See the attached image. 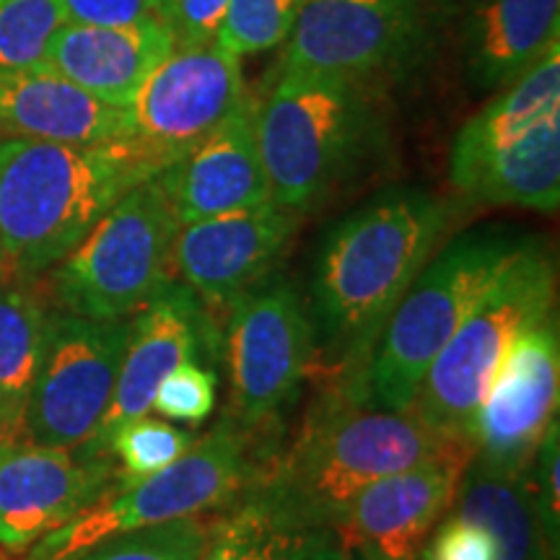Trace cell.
Instances as JSON below:
<instances>
[{"label": "cell", "instance_id": "cell-34", "mask_svg": "<svg viewBox=\"0 0 560 560\" xmlns=\"http://www.w3.org/2000/svg\"><path fill=\"white\" fill-rule=\"evenodd\" d=\"M70 24L128 26L149 19H170L161 0H60Z\"/></svg>", "mask_w": 560, "mask_h": 560}, {"label": "cell", "instance_id": "cell-20", "mask_svg": "<svg viewBox=\"0 0 560 560\" xmlns=\"http://www.w3.org/2000/svg\"><path fill=\"white\" fill-rule=\"evenodd\" d=\"M177 47L170 19L128 26L66 24L55 37L47 68L115 107H128L140 83Z\"/></svg>", "mask_w": 560, "mask_h": 560}, {"label": "cell", "instance_id": "cell-11", "mask_svg": "<svg viewBox=\"0 0 560 560\" xmlns=\"http://www.w3.org/2000/svg\"><path fill=\"white\" fill-rule=\"evenodd\" d=\"M244 94L240 55L219 42L177 45L125 107L128 140L161 172L219 128Z\"/></svg>", "mask_w": 560, "mask_h": 560}, {"label": "cell", "instance_id": "cell-3", "mask_svg": "<svg viewBox=\"0 0 560 560\" xmlns=\"http://www.w3.org/2000/svg\"><path fill=\"white\" fill-rule=\"evenodd\" d=\"M159 170L130 140H0V255L21 278L52 270L107 210Z\"/></svg>", "mask_w": 560, "mask_h": 560}, {"label": "cell", "instance_id": "cell-15", "mask_svg": "<svg viewBox=\"0 0 560 560\" xmlns=\"http://www.w3.org/2000/svg\"><path fill=\"white\" fill-rule=\"evenodd\" d=\"M299 213L276 200L179 226L172 265L206 310L231 306L276 270Z\"/></svg>", "mask_w": 560, "mask_h": 560}, {"label": "cell", "instance_id": "cell-30", "mask_svg": "<svg viewBox=\"0 0 560 560\" xmlns=\"http://www.w3.org/2000/svg\"><path fill=\"white\" fill-rule=\"evenodd\" d=\"M304 3L306 0H231L215 42L240 58L272 50L289 39Z\"/></svg>", "mask_w": 560, "mask_h": 560}, {"label": "cell", "instance_id": "cell-2", "mask_svg": "<svg viewBox=\"0 0 560 560\" xmlns=\"http://www.w3.org/2000/svg\"><path fill=\"white\" fill-rule=\"evenodd\" d=\"M472 452L462 433L410 410H382L330 380L289 450L260 462L255 480L299 532L332 527L371 482L444 454Z\"/></svg>", "mask_w": 560, "mask_h": 560}, {"label": "cell", "instance_id": "cell-12", "mask_svg": "<svg viewBox=\"0 0 560 560\" xmlns=\"http://www.w3.org/2000/svg\"><path fill=\"white\" fill-rule=\"evenodd\" d=\"M560 389V330L556 312L524 330L467 425L472 462L509 478L529 475L532 459L556 420Z\"/></svg>", "mask_w": 560, "mask_h": 560}, {"label": "cell", "instance_id": "cell-35", "mask_svg": "<svg viewBox=\"0 0 560 560\" xmlns=\"http://www.w3.org/2000/svg\"><path fill=\"white\" fill-rule=\"evenodd\" d=\"M231 0H174L170 24L177 45H206L219 39Z\"/></svg>", "mask_w": 560, "mask_h": 560}, {"label": "cell", "instance_id": "cell-23", "mask_svg": "<svg viewBox=\"0 0 560 560\" xmlns=\"http://www.w3.org/2000/svg\"><path fill=\"white\" fill-rule=\"evenodd\" d=\"M488 107L462 125L450 151V179L457 185L482 159L535 128L542 117L560 109V42L524 70L520 79L499 89Z\"/></svg>", "mask_w": 560, "mask_h": 560}, {"label": "cell", "instance_id": "cell-1", "mask_svg": "<svg viewBox=\"0 0 560 560\" xmlns=\"http://www.w3.org/2000/svg\"><path fill=\"white\" fill-rule=\"evenodd\" d=\"M452 219L454 208L433 192L389 187L327 231L306 306L330 380L361 395L359 376L384 322L441 247Z\"/></svg>", "mask_w": 560, "mask_h": 560}, {"label": "cell", "instance_id": "cell-40", "mask_svg": "<svg viewBox=\"0 0 560 560\" xmlns=\"http://www.w3.org/2000/svg\"><path fill=\"white\" fill-rule=\"evenodd\" d=\"M0 560H9V552H3V550H0Z\"/></svg>", "mask_w": 560, "mask_h": 560}, {"label": "cell", "instance_id": "cell-17", "mask_svg": "<svg viewBox=\"0 0 560 560\" xmlns=\"http://www.w3.org/2000/svg\"><path fill=\"white\" fill-rule=\"evenodd\" d=\"M472 452H454L371 482L335 520L346 548H369L387 560H418L436 524L450 514Z\"/></svg>", "mask_w": 560, "mask_h": 560}, {"label": "cell", "instance_id": "cell-33", "mask_svg": "<svg viewBox=\"0 0 560 560\" xmlns=\"http://www.w3.org/2000/svg\"><path fill=\"white\" fill-rule=\"evenodd\" d=\"M488 535L480 524L450 509L425 540L418 560H490Z\"/></svg>", "mask_w": 560, "mask_h": 560}, {"label": "cell", "instance_id": "cell-24", "mask_svg": "<svg viewBox=\"0 0 560 560\" xmlns=\"http://www.w3.org/2000/svg\"><path fill=\"white\" fill-rule=\"evenodd\" d=\"M527 478L488 472L475 462L462 478L452 511L480 524L493 552L490 560H550Z\"/></svg>", "mask_w": 560, "mask_h": 560}, {"label": "cell", "instance_id": "cell-13", "mask_svg": "<svg viewBox=\"0 0 560 560\" xmlns=\"http://www.w3.org/2000/svg\"><path fill=\"white\" fill-rule=\"evenodd\" d=\"M213 322L206 304L185 283L170 280L130 319V338L117 371L115 392L94 436L81 446V457H109V439L120 425L149 416L161 380L185 361H202L215 346Z\"/></svg>", "mask_w": 560, "mask_h": 560}, {"label": "cell", "instance_id": "cell-10", "mask_svg": "<svg viewBox=\"0 0 560 560\" xmlns=\"http://www.w3.org/2000/svg\"><path fill=\"white\" fill-rule=\"evenodd\" d=\"M128 338L130 319L47 314L24 439L58 450H81L109 408Z\"/></svg>", "mask_w": 560, "mask_h": 560}, {"label": "cell", "instance_id": "cell-39", "mask_svg": "<svg viewBox=\"0 0 560 560\" xmlns=\"http://www.w3.org/2000/svg\"><path fill=\"white\" fill-rule=\"evenodd\" d=\"M172 3H174V0H161V5H164L166 16H170V9H172Z\"/></svg>", "mask_w": 560, "mask_h": 560}, {"label": "cell", "instance_id": "cell-5", "mask_svg": "<svg viewBox=\"0 0 560 560\" xmlns=\"http://www.w3.org/2000/svg\"><path fill=\"white\" fill-rule=\"evenodd\" d=\"M527 240L514 229L482 226L433 252L384 322L359 376L363 400L382 410H410L439 350Z\"/></svg>", "mask_w": 560, "mask_h": 560}, {"label": "cell", "instance_id": "cell-9", "mask_svg": "<svg viewBox=\"0 0 560 560\" xmlns=\"http://www.w3.org/2000/svg\"><path fill=\"white\" fill-rule=\"evenodd\" d=\"M231 416L255 433L293 408L317 361L310 306L289 278H265L229 306Z\"/></svg>", "mask_w": 560, "mask_h": 560}, {"label": "cell", "instance_id": "cell-37", "mask_svg": "<svg viewBox=\"0 0 560 560\" xmlns=\"http://www.w3.org/2000/svg\"><path fill=\"white\" fill-rule=\"evenodd\" d=\"M348 560H387L369 548H348Z\"/></svg>", "mask_w": 560, "mask_h": 560}, {"label": "cell", "instance_id": "cell-21", "mask_svg": "<svg viewBox=\"0 0 560 560\" xmlns=\"http://www.w3.org/2000/svg\"><path fill=\"white\" fill-rule=\"evenodd\" d=\"M560 0H475L465 19V66L482 91L520 79L558 42Z\"/></svg>", "mask_w": 560, "mask_h": 560}, {"label": "cell", "instance_id": "cell-28", "mask_svg": "<svg viewBox=\"0 0 560 560\" xmlns=\"http://www.w3.org/2000/svg\"><path fill=\"white\" fill-rule=\"evenodd\" d=\"M198 441L192 431L166 423V420L140 416L112 433L109 457L120 462V472H115L117 482L128 486L149 475L164 470L177 462Z\"/></svg>", "mask_w": 560, "mask_h": 560}, {"label": "cell", "instance_id": "cell-25", "mask_svg": "<svg viewBox=\"0 0 560 560\" xmlns=\"http://www.w3.org/2000/svg\"><path fill=\"white\" fill-rule=\"evenodd\" d=\"M47 314L30 289L0 285V441L24 439V416L45 348Z\"/></svg>", "mask_w": 560, "mask_h": 560}, {"label": "cell", "instance_id": "cell-29", "mask_svg": "<svg viewBox=\"0 0 560 560\" xmlns=\"http://www.w3.org/2000/svg\"><path fill=\"white\" fill-rule=\"evenodd\" d=\"M210 522L206 514L153 524L128 535L112 537L75 560H200Z\"/></svg>", "mask_w": 560, "mask_h": 560}, {"label": "cell", "instance_id": "cell-6", "mask_svg": "<svg viewBox=\"0 0 560 560\" xmlns=\"http://www.w3.org/2000/svg\"><path fill=\"white\" fill-rule=\"evenodd\" d=\"M252 433L223 418L177 462L138 482H112L73 520L30 548L26 560H75L112 537L185 516L223 511L255 478Z\"/></svg>", "mask_w": 560, "mask_h": 560}, {"label": "cell", "instance_id": "cell-4", "mask_svg": "<svg viewBox=\"0 0 560 560\" xmlns=\"http://www.w3.org/2000/svg\"><path fill=\"white\" fill-rule=\"evenodd\" d=\"M380 136V117L361 81L280 68L257 100V143L270 195L304 213L359 170Z\"/></svg>", "mask_w": 560, "mask_h": 560}, {"label": "cell", "instance_id": "cell-19", "mask_svg": "<svg viewBox=\"0 0 560 560\" xmlns=\"http://www.w3.org/2000/svg\"><path fill=\"white\" fill-rule=\"evenodd\" d=\"M0 130L66 145L128 140V112L102 102L58 70H0Z\"/></svg>", "mask_w": 560, "mask_h": 560}, {"label": "cell", "instance_id": "cell-38", "mask_svg": "<svg viewBox=\"0 0 560 560\" xmlns=\"http://www.w3.org/2000/svg\"><path fill=\"white\" fill-rule=\"evenodd\" d=\"M5 272H9V268H5V260H3V255H0V285H3V280H5Z\"/></svg>", "mask_w": 560, "mask_h": 560}, {"label": "cell", "instance_id": "cell-22", "mask_svg": "<svg viewBox=\"0 0 560 560\" xmlns=\"http://www.w3.org/2000/svg\"><path fill=\"white\" fill-rule=\"evenodd\" d=\"M454 187L475 202L556 213L560 206V109L482 159Z\"/></svg>", "mask_w": 560, "mask_h": 560}, {"label": "cell", "instance_id": "cell-7", "mask_svg": "<svg viewBox=\"0 0 560 560\" xmlns=\"http://www.w3.org/2000/svg\"><path fill=\"white\" fill-rule=\"evenodd\" d=\"M556 260L529 236L439 350L410 412L433 429L467 436L509 348L556 306Z\"/></svg>", "mask_w": 560, "mask_h": 560}, {"label": "cell", "instance_id": "cell-8", "mask_svg": "<svg viewBox=\"0 0 560 560\" xmlns=\"http://www.w3.org/2000/svg\"><path fill=\"white\" fill-rule=\"evenodd\" d=\"M179 221L151 177L125 192L79 247L55 265L50 291L62 312L128 319L170 283Z\"/></svg>", "mask_w": 560, "mask_h": 560}, {"label": "cell", "instance_id": "cell-26", "mask_svg": "<svg viewBox=\"0 0 560 560\" xmlns=\"http://www.w3.org/2000/svg\"><path fill=\"white\" fill-rule=\"evenodd\" d=\"M301 532L255 478L210 522L200 560H285Z\"/></svg>", "mask_w": 560, "mask_h": 560}, {"label": "cell", "instance_id": "cell-31", "mask_svg": "<svg viewBox=\"0 0 560 560\" xmlns=\"http://www.w3.org/2000/svg\"><path fill=\"white\" fill-rule=\"evenodd\" d=\"M215 389L219 376L213 369L202 366L200 361H185L161 380L151 410L156 408L161 418L174 423L200 425L213 416Z\"/></svg>", "mask_w": 560, "mask_h": 560}, {"label": "cell", "instance_id": "cell-27", "mask_svg": "<svg viewBox=\"0 0 560 560\" xmlns=\"http://www.w3.org/2000/svg\"><path fill=\"white\" fill-rule=\"evenodd\" d=\"M66 24L70 21L60 0H0V70L47 66Z\"/></svg>", "mask_w": 560, "mask_h": 560}, {"label": "cell", "instance_id": "cell-16", "mask_svg": "<svg viewBox=\"0 0 560 560\" xmlns=\"http://www.w3.org/2000/svg\"><path fill=\"white\" fill-rule=\"evenodd\" d=\"M115 482L112 457L32 441H0V550L26 552Z\"/></svg>", "mask_w": 560, "mask_h": 560}, {"label": "cell", "instance_id": "cell-14", "mask_svg": "<svg viewBox=\"0 0 560 560\" xmlns=\"http://www.w3.org/2000/svg\"><path fill=\"white\" fill-rule=\"evenodd\" d=\"M423 0H306L280 68L366 83L408 50Z\"/></svg>", "mask_w": 560, "mask_h": 560}, {"label": "cell", "instance_id": "cell-32", "mask_svg": "<svg viewBox=\"0 0 560 560\" xmlns=\"http://www.w3.org/2000/svg\"><path fill=\"white\" fill-rule=\"evenodd\" d=\"M560 425L558 418L552 420L548 433H545L540 446H537L535 475H532V503H535V516L540 524L545 548L550 560H558L560 550Z\"/></svg>", "mask_w": 560, "mask_h": 560}, {"label": "cell", "instance_id": "cell-18", "mask_svg": "<svg viewBox=\"0 0 560 560\" xmlns=\"http://www.w3.org/2000/svg\"><path fill=\"white\" fill-rule=\"evenodd\" d=\"M179 226L270 202L257 143V100L244 94L231 115L195 149L156 174Z\"/></svg>", "mask_w": 560, "mask_h": 560}, {"label": "cell", "instance_id": "cell-36", "mask_svg": "<svg viewBox=\"0 0 560 560\" xmlns=\"http://www.w3.org/2000/svg\"><path fill=\"white\" fill-rule=\"evenodd\" d=\"M285 560H348V548L330 527L304 529L293 540Z\"/></svg>", "mask_w": 560, "mask_h": 560}]
</instances>
